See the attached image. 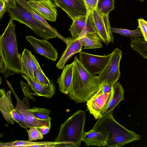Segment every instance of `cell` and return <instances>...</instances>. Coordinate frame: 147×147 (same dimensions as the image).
<instances>
[{
    "label": "cell",
    "instance_id": "13",
    "mask_svg": "<svg viewBox=\"0 0 147 147\" xmlns=\"http://www.w3.org/2000/svg\"><path fill=\"white\" fill-rule=\"evenodd\" d=\"M65 43L66 48L56 65V67L59 69H63L66 63L72 57L82 51L83 47L81 37H79L67 38Z\"/></svg>",
    "mask_w": 147,
    "mask_h": 147
},
{
    "label": "cell",
    "instance_id": "33",
    "mask_svg": "<svg viewBox=\"0 0 147 147\" xmlns=\"http://www.w3.org/2000/svg\"><path fill=\"white\" fill-rule=\"evenodd\" d=\"M87 9L86 19L87 20L90 13L96 9L98 0H84Z\"/></svg>",
    "mask_w": 147,
    "mask_h": 147
},
{
    "label": "cell",
    "instance_id": "22",
    "mask_svg": "<svg viewBox=\"0 0 147 147\" xmlns=\"http://www.w3.org/2000/svg\"><path fill=\"white\" fill-rule=\"evenodd\" d=\"M16 1L18 5L30 12L36 20L53 31L57 35L58 37L65 42L66 38L63 37L59 34L55 29L51 27L48 23L46 20L43 18L36 12L28 3L27 0H16Z\"/></svg>",
    "mask_w": 147,
    "mask_h": 147
},
{
    "label": "cell",
    "instance_id": "37",
    "mask_svg": "<svg viewBox=\"0 0 147 147\" xmlns=\"http://www.w3.org/2000/svg\"><path fill=\"white\" fill-rule=\"evenodd\" d=\"M51 127L47 125H44L40 127L38 129L42 134L44 135L49 132Z\"/></svg>",
    "mask_w": 147,
    "mask_h": 147
},
{
    "label": "cell",
    "instance_id": "28",
    "mask_svg": "<svg viewBox=\"0 0 147 147\" xmlns=\"http://www.w3.org/2000/svg\"><path fill=\"white\" fill-rule=\"evenodd\" d=\"M114 0H98L96 9L102 14L108 15L114 9Z\"/></svg>",
    "mask_w": 147,
    "mask_h": 147
},
{
    "label": "cell",
    "instance_id": "21",
    "mask_svg": "<svg viewBox=\"0 0 147 147\" xmlns=\"http://www.w3.org/2000/svg\"><path fill=\"white\" fill-rule=\"evenodd\" d=\"M61 144L59 142H33L29 141L16 140L8 142H0L1 147H56Z\"/></svg>",
    "mask_w": 147,
    "mask_h": 147
},
{
    "label": "cell",
    "instance_id": "30",
    "mask_svg": "<svg viewBox=\"0 0 147 147\" xmlns=\"http://www.w3.org/2000/svg\"><path fill=\"white\" fill-rule=\"evenodd\" d=\"M34 80L44 86H48L51 83L43 71L39 64L37 67Z\"/></svg>",
    "mask_w": 147,
    "mask_h": 147
},
{
    "label": "cell",
    "instance_id": "7",
    "mask_svg": "<svg viewBox=\"0 0 147 147\" xmlns=\"http://www.w3.org/2000/svg\"><path fill=\"white\" fill-rule=\"evenodd\" d=\"M112 53L106 55L90 54L81 51L79 53V59L89 73L94 75L99 74L108 62Z\"/></svg>",
    "mask_w": 147,
    "mask_h": 147
},
{
    "label": "cell",
    "instance_id": "23",
    "mask_svg": "<svg viewBox=\"0 0 147 147\" xmlns=\"http://www.w3.org/2000/svg\"><path fill=\"white\" fill-rule=\"evenodd\" d=\"M84 49L102 48V40L97 33L87 34L81 37Z\"/></svg>",
    "mask_w": 147,
    "mask_h": 147
},
{
    "label": "cell",
    "instance_id": "3",
    "mask_svg": "<svg viewBox=\"0 0 147 147\" xmlns=\"http://www.w3.org/2000/svg\"><path fill=\"white\" fill-rule=\"evenodd\" d=\"M111 111L98 119L91 129L108 134L106 146L121 147L133 142L140 140L141 136L129 130L119 123Z\"/></svg>",
    "mask_w": 147,
    "mask_h": 147
},
{
    "label": "cell",
    "instance_id": "25",
    "mask_svg": "<svg viewBox=\"0 0 147 147\" xmlns=\"http://www.w3.org/2000/svg\"><path fill=\"white\" fill-rule=\"evenodd\" d=\"M51 120H42L37 118L28 111L26 116V124L28 128L35 127L38 129L44 125L51 127Z\"/></svg>",
    "mask_w": 147,
    "mask_h": 147
},
{
    "label": "cell",
    "instance_id": "27",
    "mask_svg": "<svg viewBox=\"0 0 147 147\" xmlns=\"http://www.w3.org/2000/svg\"><path fill=\"white\" fill-rule=\"evenodd\" d=\"M112 32L117 33L123 36L129 37L131 39L139 38L142 35L138 28L133 30L111 27Z\"/></svg>",
    "mask_w": 147,
    "mask_h": 147
},
{
    "label": "cell",
    "instance_id": "5",
    "mask_svg": "<svg viewBox=\"0 0 147 147\" xmlns=\"http://www.w3.org/2000/svg\"><path fill=\"white\" fill-rule=\"evenodd\" d=\"M7 7V11L11 18L24 24L30 28L37 36L48 40L56 37L53 31L36 20L31 13L20 5L16 0H4Z\"/></svg>",
    "mask_w": 147,
    "mask_h": 147
},
{
    "label": "cell",
    "instance_id": "8",
    "mask_svg": "<svg viewBox=\"0 0 147 147\" xmlns=\"http://www.w3.org/2000/svg\"><path fill=\"white\" fill-rule=\"evenodd\" d=\"M91 14L97 33L102 41L106 45L113 43L114 38L111 30L109 15H104L97 9H94Z\"/></svg>",
    "mask_w": 147,
    "mask_h": 147
},
{
    "label": "cell",
    "instance_id": "24",
    "mask_svg": "<svg viewBox=\"0 0 147 147\" xmlns=\"http://www.w3.org/2000/svg\"><path fill=\"white\" fill-rule=\"evenodd\" d=\"M87 20L86 16H81L73 21L69 29L72 37H78L85 28Z\"/></svg>",
    "mask_w": 147,
    "mask_h": 147
},
{
    "label": "cell",
    "instance_id": "10",
    "mask_svg": "<svg viewBox=\"0 0 147 147\" xmlns=\"http://www.w3.org/2000/svg\"><path fill=\"white\" fill-rule=\"evenodd\" d=\"M57 7L64 11L74 21L86 16L87 9L84 0H53Z\"/></svg>",
    "mask_w": 147,
    "mask_h": 147
},
{
    "label": "cell",
    "instance_id": "14",
    "mask_svg": "<svg viewBox=\"0 0 147 147\" xmlns=\"http://www.w3.org/2000/svg\"><path fill=\"white\" fill-rule=\"evenodd\" d=\"M124 91L119 82H117L112 86L109 98L102 109V117L111 111H113L115 108L124 99Z\"/></svg>",
    "mask_w": 147,
    "mask_h": 147
},
{
    "label": "cell",
    "instance_id": "11",
    "mask_svg": "<svg viewBox=\"0 0 147 147\" xmlns=\"http://www.w3.org/2000/svg\"><path fill=\"white\" fill-rule=\"evenodd\" d=\"M26 38L37 53L49 60L53 61L57 60L58 57L57 51L48 40L38 39L31 35L26 36Z\"/></svg>",
    "mask_w": 147,
    "mask_h": 147
},
{
    "label": "cell",
    "instance_id": "2",
    "mask_svg": "<svg viewBox=\"0 0 147 147\" xmlns=\"http://www.w3.org/2000/svg\"><path fill=\"white\" fill-rule=\"evenodd\" d=\"M73 87L68 95L76 103L86 102L99 88L97 76L84 68L77 56L74 58Z\"/></svg>",
    "mask_w": 147,
    "mask_h": 147
},
{
    "label": "cell",
    "instance_id": "26",
    "mask_svg": "<svg viewBox=\"0 0 147 147\" xmlns=\"http://www.w3.org/2000/svg\"><path fill=\"white\" fill-rule=\"evenodd\" d=\"M130 46L133 49L137 51L143 57L147 59V41L143 38L131 39Z\"/></svg>",
    "mask_w": 147,
    "mask_h": 147
},
{
    "label": "cell",
    "instance_id": "32",
    "mask_svg": "<svg viewBox=\"0 0 147 147\" xmlns=\"http://www.w3.org/2000/svg\"><path fill=\"white\" fill-rule=\"evenodd\" d=\"M30 128L29 129L27 130L29 141H36L43 138V135L40 133L38 128L35 127Z\"/></svg>",
    "mask_w": 147,
    "mask_h": 147
},
{
    "label": "cell",
    "instance_id": "29",
    "mask_svg": "<svg viewBox=\"0 0 147 147\" xmlns=\"http://www.w3.org/2000/svg\"><path fill=\"white\" fill-rule=\"evenodd\" d=\"M29 112L36 118L42 120L51 119L49 116L51 113V110L33 107L28 110Z\"/></svg>",
    "mask_w": 147,
    "mask_h": 147
},
{
    "label": "cell",
    "instance_id": "9",
    "mask_svg": "<svg viewBox=\"0 0 147 147\" xmlns=\"http://www.w3.org/2000/svg\"><path fill=\"white\" fill-rule=\"evenodd\" d=\"M34 10L45 20L55 22L57 16V7L51 0H27Z\"/></svg>",
    "mask_w": 147,
    "mask_h": 147
},
{
    "label": "cell",
    "instance_id": "4",
    "mask_svg": "<svg viewBox=\"0 0 147 147\" xmlns=\"http://www.w3.org/2000/svg\"><path fill=\"white\" fill-rule=\"evenodd\" d=\"M86 119L85 111L78 110L61 124L55 141L61 143L58 147H80Z\"/></svg>",
    "mask_w": 147,
    "mask_h": 147
},
{
    "label": "cell",
    "instance_id": "12",
    "mask_svg": "<svg viewBox=\"0 0 147 147\" xmlns=\"http://www.w3.org/2000/svg\"><path fill=\"white\" fill-rule=\"evenodd\" d=\"M111 93H103L98 90L86 101L88 110L96 119L102 117L101 111L107 101Z\"/></svg>",
    "mask_w": 147,
    "mask_h": 147
},
{
    "label": "cell",
    "instance_id": "15",
    "mask_svg": "<svg viewBox=\"0 0 147 147\" xmlns=\"http://www.w3.org/2000/svg\"><path fill=\"white\" fill-rule=\"evenodd\" d=\"M74 68V61L67 65L57 79V83L60 91L65 94H68L72 88Z\"/></svg>",
    "mask_w": 147,
    "mask_h": 147
},
{
    "label": "cell",
    "instance_id": "18",
    "mask_svg": "<svg viewBox=\"0 0 147 147\" xmlns=\"http://www.w3.org/2000/svg\"><path fill=\"white\" fill-rule=\"evenodd\" d=\"M11 91L10 90L5 93L4 89L0 90V111L6 121L8 123L13 125L14 120L12 118L11 113L15 109L13 106L11 96Z\"/></svg>",
    "mask_w": 147,
    "mask_h": 147
},
{
    "label": "cell",
    "instance_id": "36",
    "mask_svg": "<svg viewBox=\"0 0 147 147\" xmlns=\"http://www.w3.org/2000/svg\"><path fill=\"white\" fill-rule=\"evenodd\" d=\"M112 87V86L107 84L103 85L100 86L98 90L103 93L111 92Z\"/></svg>",
    "mask_w": 147,
    "mask_h": 147
},
{
    "label": "cell",
    "instance_id": "1",
    "mask_svg": "<svg viewBox=\"0 0 147 147\" xmlns=\"http://www.w3.org/2000/svg\"><path fill=\"white\" fill-rule=\"evenodd\" d=\"M13 20L10 19L0 36V71L5 79L10 76L23 74L21 55L18 50Z\"/></svg>",
    "mask_w": 147,
    "mask_h": 147
},
{
    "label": "cell",
    "instance_id": "38",
    "mask_svg": "<svg viewBox=\"0 0 147 147\" xmlns=\"http://www.w3.org/2000/svg\"><path fill=\"white\" fill-rule=\"evenodd\" d=\"M12 118L15 121L18 123L20 121L19 114L15 109L12 111L11 113Z\"/></svg>",
    "mask_w": 147,
    "mask_h": 147
},
{
    "label": "cell",
    "instance_id": "40",
    "mask_svg": "<svg viewBox=\"0 0 147 147\" xmlns=\"http://www.w3.org/2000/svg\"></svg>",
    "mask_w": 147,
    "mask_h": 147
},
{
    "label": "cell",
    "instance_id": "6",
    "mask_svg": "<svg viewBox=\"0 0 147 147\" xmlns=\"http://www.w3.org/2000/svg\"><path fill=\"white\" fill-rule=\"evenodd\" d=\"M111 53V56L107 64L97 76L99 86L106 84L114 86L120 77L119 65L122 55V51L116 48Z\"/></svg>",
    "mask_w": 147,
    "mask_h": 147
},
{
    "label": "cell",
    "instance_id": "39",
    "mask_svg": "<svg viewBox=\"0 0 147 147\" xmlns=\"http://www.w3.org/2000/svg\"><path fill=\"white\" fill-rule=\"evenodd\" d=\"M138 0L141 1H144V0Z\"/></svg>",
    "mask_w": 147,
    "mask_h": 147
},
{
    "label": "cell",
    "instance_id": "17",
    "mask_svg": "<svg viewBox=\"0 0 147 147\" xmlns=\"http://www.w3.org/2000/svg\"><path fill=\"white\" fill-rule=\"evenodd\" d=\"M22 75L34 92V95L50 98L55 94V89L53 83L48 86H44L25 74H22Z\"/></svg>",
    "mask_w": 147,
    "mask_h": 147
},
{
    "label": "cell",
    "instance_id": "34",
    "mask_svg": "<svg viewBox=\"0 0 147 147\" xmlns=\"http://www.w3.org/2000/svg\"><path fill=\"white\" fill-rule=\"evenodd\" d=\"M138 27L144 40L147 41V21L142 18L137 20Z\"/></svg>",
    "mask_w": 147,
    "mask_h": 147
},
{
    "label": "cell",
    "instance_id": "16",
    "mask_svg": "<svg viewBox=\"0 0 147 147\" xmlns=\"http://www.w3.org/2000/svg\"><path fill=\"white\" fill-rule=\"evenodd\" d=\"M21 63L23 74L34 80L36 69L39 64L31 51L25 49L21 55Z\"/></svg>",
    "mask_w": 147,
    "mask_h": 147
},
{
    "label": "cell",
    "instance_id": "35",
    "mask_svg": "<svg viewBox=\"0 0 147 147\" xmlns=\"http://www.w3.org/2000/svg\"><path fill=\"white\" fill-rule=\"evenodd\" d=\"M6 11L7 7L5 1L4 0H0V18L1 20Z\"/></svg>",
    "mask_w": 147,
    "mask_h": 147
},
{
    "label": "cell",
    "instance_id": "20",
    "mask_svg": "<svg viewBox=\"0 0 147 147\" xmlns=\"http://www.w3.org/2000/svg\"><path fill=\"white\" fill-rule=\"evenodd\" d=\"M6 82L17 100V104L15 109L20 116V121L18 123L21 127L27 129L28 127L26 124V116L28 110L30 108L28 100L26 98L24 97L23 101L21 100L15 92L11 84L7 80Z\"/></svg>",
    "mask_w": 147,
    "mask_h": 147
},
{
    "label": "cell",
    "instance_id": "19",
    "mask_svg": "<svg viewBox=\"0 0 147 147\" xmlns=\"http://www.w3.org/2000/svg\"><path fill=\"white\" fill-rule=\"evenodd\" d=\"M108 140V134L92 129L88 132H84L82 138V141L85 143L87 146H106Z\"/></svg>",
    "mask_w": 147,
    "mask_h": 147
},
{
    "label": "cell",
    "instance_id": "31",
    "mask_svg": "<svg viewBox=\"0 0 147 147\" xmlns=\"http://www.w3.org/2000/svg\"><path fill=\"white\" fill-rule=\"evenodd\" d=\"M93 33L97 32L91 12L88 18L86 26L79 37H82L87 34Z\"/></svg>",
    "mask_w": 147,
    "mask_h": 147
}]
</instances>
